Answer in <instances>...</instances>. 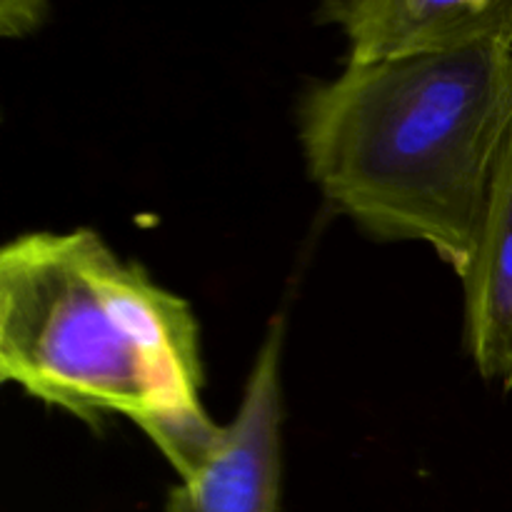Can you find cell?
Instances as JSON below:
<instances>
[{
	"instance_id": "obj_4",
	"label": "cell",
	"mask_w": 512,
	"mask_h": 512,
	"mask_svg": "<svg viewBox=\"0 0 512 512\" xmlns=\"http://www.w3.org/2000/svg\"><path fill=\"white\" fill-rule=\"evenodd\" d=\"M320 23L348 38V65L512 45V0H330Z\"/></svg>"
},
{
	"instance_id": "obj_1",
	"label": "cell",
	"mask_w": 512,
	"mask_h": 512,
	"mask_svg": "<svg viewBox=\"0 0 512 512\" xmlns=\"http://www.w3.org/2000/svg\"><path fill=\"white\" fill-rule=\"evenodd\" d=\"M0 380L88 425L125 415L180 480L223 435L200 400L190 305L88 228L25 233L0 250Z\"/></svg>"
},
{
	"instance_id": "obj_3",
	"label": "cell",
	"mask_w": 512,
	"mask_h": 512,
	"mask_svg": "<svg viewBox=\"0 0 512 512\" xmlns=\"http://www.w3.org/2000/svg\"><path fill=\"white\" fill-rule=\"evenodd\" d=\"M283 320L265 333L233 423L208 463L168 493L165 512H278L283 478Z\"/></svg>"
},
{
	"instance_id": "obj_2",
	"label": "cell",
	"mask_w": 512,
	"mask_h": 512,
	"mask_svg": "<svg viewBox=\"0 0 512 512\" xmlns=\"http://www.w3.org/2000/svg\"><path fill=\"white\" fill-rule=\"evenodd\" d=\"M512 115V45L348 65L305 95L300 145L330 205L373 238L425 243L460 280Z\"/></svg>"
},
{
	"instance_id": "obj_6",
	"label": "cell",
	"mask_w": 512,
	"mask_h": 512,
	"mask_svg": "<svg viewBox=\"0 0 512 512\" xmlns=\"http://www.w3.org/2000/svg\"><path fill=\"white\" fill-rule=\"evenodd\" d=\"M45 5L40 3H5L0 8V23H3V35H25L43 23Z\"/></svg>"
},
{
	"instance_id": "obj_5",
	"label": "cell",
	"mask_w": 512,
	"mask_h": 512,
	"mask_svg": "<svg viewBox=\"0 0 512 512\" xmlns=\"http://www.w3.org/2000/svg\"><path fill=\"white\" fill-rule=\"evenodd\" d=\"M460 283L465 348L485 380L512 390V115L490 180L478 248Z\"/></svg>"
}]
</instances>
